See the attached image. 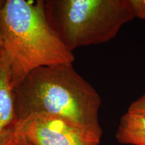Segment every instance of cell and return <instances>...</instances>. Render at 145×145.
Masks as SVG:
<instances>
[{
	"label": "cell",
	"instance_id": "obj_1",
	"mask_svg": "<svg viewBox=\"0 0 145 145\" xmlns=\"http://www.w3.org/2000/svg\"><path fill=\"white\" fill-rule=\"evenodd\" d=\"M17 120L34 114L60 117L101 139V98L72 63L38 68L13 88Z\"/></svg>",
	"mask_w": 145,
	"mask_h": 145
},
{
	"label": "cell",
	"instance_id": "obj_2",
	"mask_svg": "<svg viewBox=\"0 0 145 145\" xmlns=\"http://www.w3.org/2000/svg\"><path fill=\"white\" fill-rule=\"evenodd\" d=\"M0 33L10 59L12 88L36 68L75 61L48 22L45 1H0Z\"/></svg>",
	"mask_w": 145,
	"mask_h": 145
},
{
	"label": "cell",
	"instance_id": "obj_3",
	"mask_svg": "<svg viewBox=\"0 0 145 145\" xmlns=\"http://www.w3.org/2000/svg\"><path fill=\"white\" fill-rule=\"evenodd\" d=\"M47 20L68 50L114 39L135 18L130 0L45 1Z\"/></svg>",
	"mask_w": 145,
	"mask_h": 145
},
{
	"label": "cell",
	"instance_id": "obj_4",
	"mask_svg": "<svg viewBox=\"0 0 145 145\" xmlns=\"http://www.w3.org/2000/svg\"><path fill=\"white\" fill-rule=\"evenodd\" d=\"M16 131L31 145H99L101 139L60 117L31 115L17 120Z\"/></svg>",
	"mask_w": 145,
	"mask_h": 145
},
{
	"label": "cell",
	"instance_id": "obj_5",
	"mask_svg": "<svg viewBox=\"0 0 145 145\" xmlns=\"http://www.w3.org/2000/svg\"><path fill=\"white\" fill-rule=\"evenodd\" d=\"M16 121L10 59L3 48L0 58V135Z\"/></svg>",
	"mask_w": 145,
	"mask_h": 145
},
{
	"label": "cell",
	"instance_id": "obj_6",
	"mask_svg": "<svg viewBox=\"0 0 145 145\" xmlns=\"http://www.w3.org/2000/svg\"><path fill=\"white\" fill-rule=\"evenodd\" d=\"M122 144L145 145V116L126 112L120 118L116 135Z\"/></svg>",
	"mask_w": 145,
	"mask_h": 145
},
{
	"label": "cell",
	"instance_id": "obj_7",
	"mask_svg": "<svg viewBox=\"0 0 145 145\" xmlns=\"http://www.w3.org/2000/svg\"><path fill=\"white\" fill-rule=\"evenodd\" d=\"M0 145H31L13 127L5 130L0 135Z\"/></svg>",
	"mask_w": 145,
	"mask_h": 145
},
{
	"label": "cell",
	"instance_id": "obj_8",
	"mask_svg": "<svg viewBox=\"0 0 145 145\" xmlns=\"http://www.w3.org/2000/svg\"><path fill=\"white\" fill-rule=\"evenodd\" d=\"M127 112L145 116V93L130 104Z\"/></svg>",
	"mask_w": 145,
	"mask_h": 145
},
{
	"label": "cell",
	"instance_id": "obj_9",
	"mask_svg": "<svg viewBox=\"0 0 145 145\" xmlns=\"http://www.w3.org/2000/svg\"><path fill=\"white\" fill-rule=\"evenodd\" d=\"M135 17L145 19V0H130Z\"/></svg>",
	"mask_w": 145,
	"mask_h": 145
},
{
	"label": "cell",
	"instance_id": "obj_10",
	"mask_svg": "<svg viewBox=\"0 0 145 145\" xmlns=\"http://www.w3.org/2000/svg\"><path fill=\"white\" fill-rule=\"evenodd\" d=\"M3 48H4V47H3V39H2V38L1 34L0 33V58H1V56L2 51L3 50Z\"/></svg>",
	"mask_w": 145,
	"mask_h": 145
}]
</instances>
